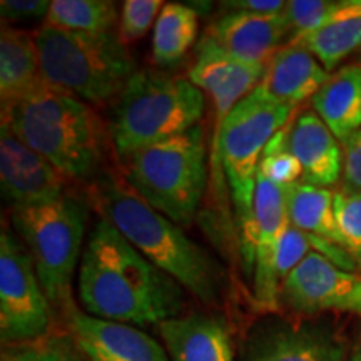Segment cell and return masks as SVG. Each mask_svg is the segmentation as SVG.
I'll list each match as a JSON object with an SVG mask.
<instances>
[{"instance_id": "6da1fadb", "label": "cell", "mask_w": 361, "mask_h": 361, "mask_svg": "<svg viewBox=\"0 0 361 361\" xmlns=\"http://www.w3.org/2000/svg\"><path fill=\"white\" fill-rule=\"evenodd\" d=\"M78 295L85 314L137 328L157 326L184 308L183 286L104 218L84 247Z\"/></svg>"}, {"instance_id": "7a4b0ae2", "label": "cell", "mask_w": 361, "mask_h": 361, "mask_svg": "<svg viewBox=\"0 0 361 361\" xmlns=\"http://www.w3.org/2000/svg\"><path fill=\"white\" fill-rule=\"evenodd\" d=\"M97 204L107 219L144 258L204 303L219 298L221 271L179 224L157 213L129 186L106 179L97 188Z\"/></svg>"}, {"instance_id": "3957f363", "label": "cell", "mask_w": 361, "mask_h": 361, "mask_svg": "<svg viewBox=\"0 0 361 361\" xmlns=\"http://www.w3.org/2000/svg\"><path fill=\"white\" fill-rule=\"evenodd\" d=\"M2 124L67 179H87L101 166V119L84 101L47 84L20 101L2 106Z\"/></svg>"}, {"instance_id": "277c9868", "label": "cell", "mask_w": 361, "mask_h": 361, "mask_svg": "<svg viewBox=\"0 0 361 361\" xmlns=\"http://www.w3.org/2000/svg\"><path fill=\"white\" fill-rule=\"evenodd\" d=\"M204 106V94L189 79L137 71L112 107L109 134L117 156L124 162L144 147L196 128Z\"/></svg>"}, {"instance_id": "5b68a950", "label": "cell", "mask_w": 361, "mask_h": 361, "mask_svg": "<svg viewBox=\"0 0 361 361\" xmlns=\"http://www.w3.org/2000/svg\"><path fill=\"white\" fill-rule=\"evenodd\" d=\"M34 40L44 84L87 102L117 97L137 72L114 32L82 34L44 24Z\"/></svg>"}, {"instance_id": "8992f818", "label": "cell", "mask_w": 361, "mask_h": 361, "mask_svg": "<svg viewBox=\"0 0 361 361\" xmlns=\"http://www.w3.org/2000/svg\"><path fill=\"white\" fill-rule=\"evenodd\" d=\"M295 107L276 101L258 85L243 97L223 123H216L211 159L216 178L224 174L241 228V239L252 226L256 179L264 149L291 119Z\"/></svg>"}, {"instance_id": "52a82bcc", "label": "cell", "mask_w": 361, "mask_h": 361, "mask_svg": "<svg viewBox=\"0 0 361 361\" xmlns=\"http://www.w3.org/2000/svg\"><path fill=\"white\" fill-rule=\"evenodd\" d=\"M206 157L204 129L197 124L128 157L126 183L157 213L189 226L206 191Z\"/></svg>"}, {"instance_id": "ba28073f", "label": "cell", "mask_w": 361, "mask_h": 361, "mask_svg": "<svg viewBox=\"0 0 361 361\" xmlns=\"http://www.w3.org/2000/svg\"><path fill=\"white\" fill-rule=\"evenodd\" d=\"M11 219L34 261L49 303L66 314L75 306L72 278L84 252L87 207L64 194L40 204L12 207Z\"/></svg>"}, {"instance_id": "9c48e42d", "label": "cell", "mask_w": 361, "mask_h": 361, "mask_svg": "<svg viewBox=\"0 0 361 361\" xmlns=\"http://www.w3.org/2000/svg\"><path fill=\"white\" fill-rule=\"evenodd\" d=\"M52 306L29 251L13 236H0V338L4 345L39 340L51 331Z\"/></svg>"}, {"instance_id": "30bf717a", "label": "cell", "mask_w": 361, "mask_h": 361, "mask_svg": "<svg viewBox=\"0 0 361 361\" xmlns=\"http://www.w3.org/2000/svg\"><path fill=\"white\" fill-rule=\"evenodd\" d=\"M252 229L241 246L243 266L252 279V303L263 313H276L281 308V284L276 276V258L284 233L290 228L284 188L258 173Z\"/></svg>"}, {"instance_id": "8fae6325", "label": "cell", "mask_w": 361, "mask_h": 361, "mask_svg": "<svg viewBox=\"0 0 361 361\" xmlns=\"http://www.w3.org/2000/svg\"><path fill=\"white\" fill-rule=\"evenodd\" d=\"M238 361H350V351L328 323L266 318L246 333Z\"/></svg>"}, {"instance_id": "7c38bea8", "label": "cell", "mask_w": 361, "mask_h": 361, "mask_svg": "<svg viewBox=\"0 0 361 361\" xmlns=\"http://www.w3.org/2000/svg\"><path fill=\"white\" fill-rule=\"evenodd\" d=\"M281 303L300 314L324 311L361 314V274L311 251L284 279Z\"/></svg>"}, {"instance_id": "4fadbf2b", "label": "cell", "mask_w": 361, "mask_h": 361, "mask_svg": "<svg viewBox=\"0 0 361 361\" xmlns=\"http://www.w3.org/2000/svg\"><path fill=\"white\" fill-rule=\"evenodd\" d=\"M64 176L24 144L7 124L0 129V188L12 207L40 204L64 196Z\"/></svg>"}, {"instance_id": "5bb4252c", "label": "cell", "mask_w": 361, "mask_h": 361, "mask_svg": "<svg viewBox=\"0 0 361 361\" xmlns=\"http://www.w3.org/2000/svg\"><path fill=\"white\" fill-rule=\"evenodd\" d=\"M64 316L69 335L90 361H171L164 345L141 328L94 318L75 306Z\"/></svg>"}, {"instance_id": "9a60e30c", "label": "cell", "mask_w": 361, "mask_h": 361, "mask_svg": "<svg viewBox=\"0 0 361 361\" xmlns=\"http://www.w3.org/2000/svg\"><path fill=\"white\" fill-rule=\"evenodd\" d=\"M206 35L239 61L266 67L290 37V29L284 13L231 11L216 19Z\"/></svg>"}, {"instance_id": "2e32d148", "label": "cell", "mask_w": 361, "mask_h": 361, "mask_svg": "<svg viewBox=\"0 0 361 361\" xmlns=\"http://www.w3.org/2000/svg\"><path fill=\"white\" fill-rule=\"evenodd\" d=\"M156 328L171 361H236L229 326L221 316H176Z\"/></svg>"}, {"instance_id": "e0dca14e", "label": "cell", "mask_w": 361, "mask_h": 361, "mask_svg": "<svg viewBox=\"0 0 361 361\" xmlns=\"http://www.w3.org/2000/svg\"><path fill=\"white\" fill-rule=\"evenodd\" d=\"M286 149L300 161L303 183L318 188L335 184L343 174L340 141L316 112H303L295 119L284 137Z\"/></svg>"}, {"instance_id": "ac0fdd59", "label": "cell", "mask_w": 361, "mask_h": 361, "mask_svg": "<svg viewBox=\"0 0 361 361\" xmlns=\"http://www.w3.org/2000/svg\"><path fill=\"white\" fill-rule=\"evenodd\" d=\"M329 75L305 45L288 44L266 66L259 85L271 97L296 109L326 84Z\"/></svg>"}, {"instance_id": "d6986e66", "label": "cell", "mask_w": 361, "mask_h": 361, "mask_svg": "<svg viewBox=\"0 0 361 361\" xmlns=\"http://www.w3.org/2000/svg\"><path fill=\"white\" fill-rule=\"evenodd\" d=\"M264 69V66L239 61L204 34L196 47V61L189 67L188 79L207 96L233 89L247 96L261 84Z\"/></svg>"}, {"instance_id": "ffe728a7", "label": "cell", "mask_w": 361, "mask_h": 361, "mask_svg": "<svg viewBox=\"0 0 361 361\" xmlns=\"http://www.w3.org/2000/svg\"><path fill=\"white\" fill-rule=\"evenodd\" d=\"M311 106L340 142L361 129V64H350L329 75L311 97Z\"/></svg>"}, {"instance_id": "44dd1931", "label": "cell", "mask_w": 361, "mask_h": 361, "mask_svg": "<svg viewBox=\"0 0 361 361\" xmlns=\"http://www.w3.org/2000/svg\"><path fill=\"white\" fill-rule=\"evenodd\" d=\"M44 85L34 35L4 27L0 35V97L2 106L20 101Z\"/></svg>"}, {"instance_id": "7402d4cb", "label": "cell", "mask_w": 361, "mask_h": 361, "mask_svg": "<svg viewBox=\"0 0 361 361\" xmlns=\"http://www.w3.org/2000/svg\"><path fill=\"white\" fill-rule=\"evenodd\" d=\"M328 72L340 66L361 47V7L356 0H345L335 16L301 42Z\"/></svg>"}, {"instance_id": "603a6c76", "label": "cell", "mask_w": 361, "mask_h": 361, "mask_svg": "<svg viewBox=\"0 0 361 361\" xmlns=\"http://www.w3.org/2000/svg\"><path fill=\"white\" fill-rule=\"evenodd\" d=\"M284 194L291 226L343 246L335 219V194L328 188L295 183L284 188Z\"/></svg>"}, {"instance_id": "cb8c5ba5", "label": "cell", "mask_w": 361, "mask_h": 361, "mask_svg": "<svg viewBox=\"0 0 361 361\" xmlns=\"http://www.w3.org/2000/svg\"><path fill=\"white\" fill-rule=\"evenodd\" d=\"M200 16L188 4H164L156 19L152 34V61L156 66L168 67L179 62L197 37Z\"/></svg>"}, {"instance_id": "d4e9b609", "label": "cell", "mask_w": 361, "mask_h": 361, "mask_svg": "<svg viewBox=\"0 0 361 361\" xmlns=\"http://www.w3.org/2000/svg\"><path fill=\"white\" fill-rule=\"evenodd\" d=\"M117 22V7L107 0H54L45 24L82 34H109Z\"/></svg>"}, {"instance_id": "484cf974", "label": "cell", "mask_w": 361, "mask_h": 361, "mask_svg": "<svg viewBox=\"0 0 361 361\" xmlns=\"http://www.w3.org/2000/svg\"><path fill=\"white\" fill-rule=\"evenodd\" d=\"M2 361H90L78 343L67 335H45L39 340L11 345L4 350Z\"/></svg>"}, {"instance_id": "4316f807", "label": "cell", "mask_w": 361, "mask_h": 361, "mask_svg": "<svg viewBox=\"0 0 361 361\" xmlns=\"http://www.w3.org/2000/svg\"><path fill=\"white\" fill-rule=\"evenodd\" d=\"M341 2L326 0H290L284 8V19L290 29V44L301 42L326 24L335 16Z\"/></svg>"}, {"instance_id": "83f0119b", "label": "cell", "mask_w": 361, "mask_h": 361, "mask_svg": "<svg viewBox=\"0 0 361 361\" xmlns=\"http://www.w3.org/2000/svg\"><path fill=\"white\" fill-rule=\"evenodd\" d=\"M284 137H286V130L281 129L271 139L264 149L259 173L279 186L286 188L298 183L300 178H303V169H301L300 161L286 149Z\"/></svg>"}, {"instance_id": "f1b7e54d", "label": "cell", "mask_w": 361, "mask_h": 361, "mask_svg": "<svg viewBox=\"0 0 361 361\" xmlns=\"http://www.w3.org/2000/svg\"><path fill=\"white\" fill-rule=\"evenodd\" d=\"M335 219L343 246L361 256V191L335 194Z\"/></svg>"}, {"instance_id": "f546056e", "label": "cell", "mask_w": 361, "mask_h": 361, "mask_svg": "<svg viewBox=\"0 0 361 361\" xmlns=\"http://www.w3.org/2000/svg\"><path fill=\"white\" fill-rule=\"evenodd\" d=\"M164 2L161 0H128L123 4L119 17V39L124 45L141 39L151 29Z\"/></svg>"}, {"instance_id": "4dcf8cb0", "label": "cell", "mask_w": 361, "mask_h": 361, "mask_svg": "<svg viewBox=\"0 0 361 361\" xmlns=\"http://www.w3.org/2000/svg\"><path fill=\"white\" fill-rule=\"evenodd\" d=\"M311 239L310 234L291 226L284 233L281 245H279L276 258V276L279 284L283 286L284 279L293 273V269L310 255Z\"/></svg>"}, {"instance_id": "1f68e13d", "label": "cell", "mask_w": 361, "mask_h": 361, "mask_svg": "<svg viewBox=\"0 0 361 361\" xmlns=\"http://www.w3.org/2000/svg\"><path fill=\"white\" fill-rule=\"evenodd\" d=\"M343 191H361V129L343 142Z\"/></svg>"}, {"instance_id": "d6a6232c", "label": "cell", "mask_w": 361, "mask_h": 361, "mask_svg": "<svg viewBox=\"0 0 361 361\" xmlns=\"http://www.w3.org/2000/svg\"><path fill=\"white\" fill-rule=\"evenodd\" d=\"M49 0H2L0 2V16L6 22H24L45 19L51 11Z\"/></svg>"}, {"instance_id": "836d02e7", "label": "cell", "mask_w": 361, "mask_h": 361, "mask_svg": "<svg viewBox=\"0 0 361 361\" xmlns=\"http://www.w3.org/2000/svg\"><path fill=\"white\" fill-rule=\"evenodd\" d=\"M221 6L229 11L250 12V13H283L286 8V2L283 0H231V2H221Z\"/></svg>"}, {"instance_id": "e575fe53", "label": "cell", "mask_w": 361, "mask_h": 361, "mask_svg": "<svg viewBox=\"0 0 361 361\" xmlns=\"http://www.w3.org/2000/svg\"><path fill=\"white\" fill-rule=\"evenodd\" d=\"M350 361H361V341L358 343V345L355 346V350L351 351Z\"/></svg>"}, {"instance_id": "d590c367", "label": "cell", "mask_w": 361, "mask_h": 361, "mask_svg": "<svg viewBox=\"0 0 361 361\" xmlns=\"http://www.w3.org/2000/svg\"><path fill=\"white\" fill-rule=\"evenodd\" d=\"M356 2H358V4H360V7H361V0H356Z\"/></svg>"}]
</instances>
